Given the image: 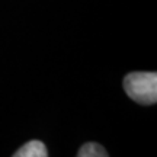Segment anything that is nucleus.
Wrapping results in <instances>:
<instances>
[{
	"label": "nucleus",
	"instance_id": "1",
	"mask_svg": "<svg viewBox=\"0 0 157 157\" xmlns=\"http://www.w3.org/2000/svg\"><path fill=\"white\" fill-rule=\"evenodd\" d=\"M125 93L137 103L154 105L157 102V73L156 71H134L124 78Z\"/></svg>",
	"mask_w": 157,
	"mask_h": 157
},
{
	"label": "nucleus",
	"instance_id": "2",
	"mask_svg": "<svg viewBox=\"0 0 157 157\" xmlns=\"http://www.w3.org/2000/svg\"><path fill=\"white\" fill-rule=\"evenodd\" d=\"M13 156L15 157H47L48 151H47V147H45V144L42 141L31 140L25 146L21 147Z\"/></svg>",
	"mask_w": 157,
	"mask_h": 157
},
{
	"label": "nucleus",
	"instance_id": "3",
	"mask_svg": "<svg viewBox=\"0 0 157 157\" xmlns=\"http://www.w3.org/2000/svg\"><path fill=\"white\" fill-rule=\"evenodd\" d=\"M78 157H108L106 150L98 143H86L77 151Z\"/></svg>",
	"mask_w": 157,
	"mask_h": 157
}]
</instances>
